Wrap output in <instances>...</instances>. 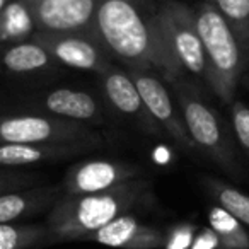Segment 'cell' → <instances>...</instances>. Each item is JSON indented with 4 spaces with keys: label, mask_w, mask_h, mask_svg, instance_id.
Instances as JSON below:
<instances>
[{
    "label": "cell",
    "mask_w": 249,
    "mask_h": 249,
    "mask_svg": "<svg viewBox=\"0 0 249 249\" xmlns=\"http://www.w3.org/2000/svg\"><path fill=\"white\" fill-rule=\"evenodd\" d=\"M94 31L124 69L149 70L167 84L186 79L159 16V0H101Z\"/></svg>",
    "instance_id": "cell-1"
},
{
    "label": "cell",
    "mask_w": 249,
    "mask_h": 249,
    "mask_svg": "<svg viewBox=\"0 0 249 249\" xmlns=\"http://www.w3.org/2000/svg\"><path fill=\"white\" fill-rule=\"evenodd\" d=\"M156 203L152 184L145 178L92 195H63L46 215L50 244L86 241L87 235L126 213L149 210Z\"/></svg>",
    "instance_id": "cell-2"
},
{
    "label": "cell",
    "mask_w": 249,
    "mask_h": 249,
    "mask_svg": "<svg viewBox=\"0 0 249 249\" xmlns=\"http://www.w3.org/2000/svg\"><path fill=\"white\" fill-rule=\"evenodd\" d=\"M195 14L207 62L205 82L222 103L231 104L249 56L229 22L210 0L201 2L195 9Z\"/></svg>",
    "instance_id": "cell-3"
},
{
    "label": "cell",
    "mask_w": 249,
    "mask_h": 249,
    "mask_svg": "<svg viewBox=\"0 0 249 249\" xmlns=\"http://www.w3.org/2000/svg\"><path fill=\"white\" fill-rule=\"evenodd\" d=\"M171 87L196 150L203 152L229 176L241 179L242 167L235 156L232 137L220 116L205 103L196 86L188 79L176 80Z\"/></svg>",
    "instance_id": "cell-4"
},
{
    "label": "cell",
    "mask_w": 249,
    "mask_h": 249,
    "mask_svg": "<svg viewBox=\"0 0 249 249\" xmlns=\"http://www.w3.org/2000/svg\"><path fill=\"white\" fill-rule=\"evenodd\" d=\"M103 140L92 126L62 120L45 113L0 114V145L2 143H73Z\"/></svg>",
    "instance_id": "cell-5"
},
{
    "label": "cell",
    "mask_w": 249,
    "mask_h": 249,
    "mask_svg": "<svg viewBox=\"0 0 249 249\" xmlns=\"http://www.w3.org/2000/svg\"><path fill=\"white\" fill-rule=\"evenodd\" d=\"M159 16L167 43L184 73L207 80V62L195 9L183 0H159Z\"/></svg>",
    "instance_id": "cell-6"
},
{
    "label": "cell",
    "mask_w": 249,
    "mask_h": 249,
    "mask_svg": "<svg viewBox=\"0 0 249 249\" xmlns=\"http://www.w3.org/2000/svg\"><path fill=\"white\" fill-rule=\"evenodd\" d=\"M33 39L46 48V52L56 60L58 65L84 72H94L97 75L114 67L113 58L96 35L36 31Z\"/></svg>",
    "instance_id": "cell-7"
},
{
    "label": "cell",
    "mask_w": 249,
    "mask_h": 249,
    "mask_svg": "<svg viewBox=\"0 0 249 249\" xmlns=\"http://www.w3.org/2000/svg\"><path fill=\"white\" fill-rule=\"evenodd\" d=\"M140 178H143V169L139 164L116 159H90L70 166L60 186L67 196H79L103 193Z\"/></svg>",
    "instance_id": "cell-8"
},
{
    "label": "cell",
    "mask_w": 249,
    "mask_h": 249,
    "mask_svg": "<svg viewBox=\"0 0 249 249\" xmlns=\"http://www.w3.org/2000/svg\"><path fill=\"white\" fill-rule=\"evenodd\" d=\"M126 72L135 82L150 116L160 126L162 133H166L181 149L188 150V152H195L196 147H195L193 140L186 130L183 114H181L179 107L174 104L171 92L164 86V80L157 73L149 72V70L126 69Z\"/></svg>",
    "instance_id": "cell-9"
},
{
    "label": "cell",
    "mask_w": 249,
    "mask_h": 249,
    "mask_svg": "<svg viewBox=\"0 0 249 249\" xmlns=\"http://www.w3.org/2000/svg\"><path fill=\"white\" fill-rule=\"evenodd\" d=\"M36 31L89 33L96 35L94 22L101 0H22Z\"/></svg>",
    "instance_id": "cell-10"
},
{
    "label": "cell",
    "mask_w": 249,
    "mask_h": 249,
    "mask_svg": "<svg viewBox=\"0 0 249 249\" xmlns=\"http://www.w3.org/2000/svg\"><path fill=\"white\" fill-rule=\"evenodd\" d=\"M99 79L104 97L120 116L128 120L147 135H162V130L150 116L149 109H147L145 103L126 69L123 67L120 69L114 65L107 72L101 73Z\"/></svg>",
    "instance_id": "cell-11"
},
{
    "label": "cell",
    "mask_w": 249,
    "mask_h": 249,
    "mask_svg": "<svg viewBox=\"0 0 249 249\" xmlns=\"http://www.w3.org/2000/svg\"><path fill=\"white\" fill-rule=\"evenodd\" d=\"M26 106L36 109L35 113H45L87 126L101 124L104 121L101 104L92 94L82 89H72V87L50 89L39 96H33L29 101H26Z\"/></svg>",
    "instance_id": "cell-12"
},
{
    "label": "cell",
    "mask_w": 249,
    "mask_h": 249,
    "mask_svg": "<svg viewBox=\"0 0 249 249\" xmlns=\"http://www.w3.org/2000/svg\"><path fill=\"white\" fill-rule=\"evenodd\" d=\"M86 241L114 249H162L164 229L140 220L137 213H126L87 235Z\"/></svg>",
    "instance_id": "cell-13"
},
{
    "label": "cell",
    "mask_w": 249,
    "mask_h": 249,
    "mask_svg": "<svg viewBox=\"0 0 249 249\" xmlns=\"http://www.w3.org/2000/svg\"><path fill=\"white\" fill-rule=\"evenodd\" d=\"M103 140L73 143H41V145H24V143H2L0 145V167L26 169L36 164L60 162L94 150Z\"/></svg>",
    "instance_id": "cell-14"
},
{
    "label": "cell",
    "mask_w": 249,
    "mask_h": 249,
    "mask_svg": "<svg viewBox=\"0 0 249 249\" xmlns=\"http://www.w3.org/2000/svg\"><path fill=\"white\" fill-rule=\"evenodd\" d=\"M62 196L60 184H39L0 195V225L24 224L28 218L50 212Z\"/></svg>",
    "instance_id": "cell-15"
},
{
    "label": "cell",
    "mask_w": 249,
    "mask_h": 249,
    "mask_svg": "<svg viewBox=\"0 0 249 249\" xmlns=\"http://www.w3.org/2000/svg\"><path fill=\"white\" fill-rule=\"evenodd\" d=\"M56 67V60L33 38L0 48V70L9 75H41Z\"/></svg>",
    "instance_id": "cell-16"
},
{
    "label": "cell",
    "mask_w": 249,
    "mask_h": 249,
    "mask_svg": "<svg viewBox=\"0 0 249 249\" xmlns=\"http://www.w3.org/2000/svg\"><path fill=\"white\" fill-rule=\"evenodd\" d=\"M35 33V21L22 0H12L0 11V48L28 41Z\"/></svg>",
    "instance_id": "cell-17"
},
{
    "label": "cell",
    "mask_w": 249,
    "mask_h": 249,
    "mask_svg": "<svg viewBox=\"0 0 249 249\" xmlns=\"http://www.w3.org/2000/svg\"><path fill=\"white\" fill-rule=\"evenodd\" d=\"M201 184H203L208 196L215 201V205L234 215L249 231V195L242 193L235 186L217 179V178H201Z\"/></svg>",
    "instance_id": "cell-18"
},
{
    "label": "cell",
    "mask_w": 249,
    "mask_h": 249,
    "mask_svg": "<svg viewBox=\"0 0 249 249\" xmlns=\"http://www.w3.org/2000/svg\"><path fill=\"white\" fill-rule=\"evenodd\" d=\"M208 227L218 237L220 249H249V231L227 210L212 205L207 212Z\"/></svg>",
    "instance_id": "cell-19"
},
{
    "label": "cell",
    "mask_w": 249,
    "mask_h": 249,
    "mask_svg": "<svg viewBox=\"0 0 249 249\" xmlns=\"http://www.w3.org/2000/svg\"><path fill=\"white\" fill-rule=\"evenodd\" d=\"M50 246V232L45 224L0 225V249H41Z\"/></svg>",
    "instance_id": "cell-20"
},
{
    "label": "cell",
    "mask_w": 249,
    "mask_h": 249,
    "mask_svg": "<svg viewBox=\"0 0 249 249\" xmlns=\"http://www.w3.org/2000/svg\"><path fill=\"white\" fill-rule=\"evenodd\" d=\"M218 9L249 56V0H210Z\"/></svg>",
    "instance_id": "cell-21"
},
{
    "label": "cell",
    "mask_w": 249,
    "mask_h": 249,
    "mask_svg": "<svg viewBox=\"0 0 249 249\" xmlns=\"http://www.w3.org/2000/svg\"><path fill=\"white\" fill-rule=\"evenodd\" d=\"M39 184H45L43 176L35 171L0 167V195L26 190V188H35Z\"/></svg>",
    "instance_id": "cell-22"
},
{
    "label": "cell",
    "mask_w": 249,
    "mask_h": 249,
    "mask_svg": "<svg viewBox=\"0 0 249 249\" xmlns=\"http://www.w3.org/2000/svg\"><path fill=\"white\" fill-rule=\"evenodd\" d=\"M198 227L193 222H176L164 229V248L162 249H190L196 237Z\"/></svg>",
    "instance_id": "cell-23"
},
{
    "label": "cell",
    "mask_w": 249,
    "mask_h": 249,
    "mask_svg": "<svg viewBox=\"0 0 249 249\" xmlns=\"http://www.w3.org/2000/svg\"><path fill=\"white\" fill-rule=\"evenodd\" d=\"M232 128L239 145L249 159V106L244 103L232 104Z\"/></svg>",
    "instance_id": "cell-24"
},
{
    "label": "cell",
    "mask_w": 249,
    "mask_h": 249,
    "mask_svg": "<svg viewBox=\"0 0 249 249\" xmlns=\"http://www.w3.org/2000/svg\"><path fill=\"white\" fill-rule=\"evenodd\" d=\"M190 249H220L218 237L210 227H200Z\"/></svg>",
    "instance_id": "cell-25"
},
{
    "label": "cell",
    "mask_w": 249,
    "mask_h": 249,
    "mask_svg": "<svg viewBox=\"0 0 249 249\" xmlns=\"http://www.w3.org/2000/svg\"><path fill=\"white\" fill-rule=\"evenodd\" d=\"M11 2H12V0H0V11H2V9H4L7 4H11Z\"/></svg>",
    "instance_id": "cell-26"
}]
</instances>
